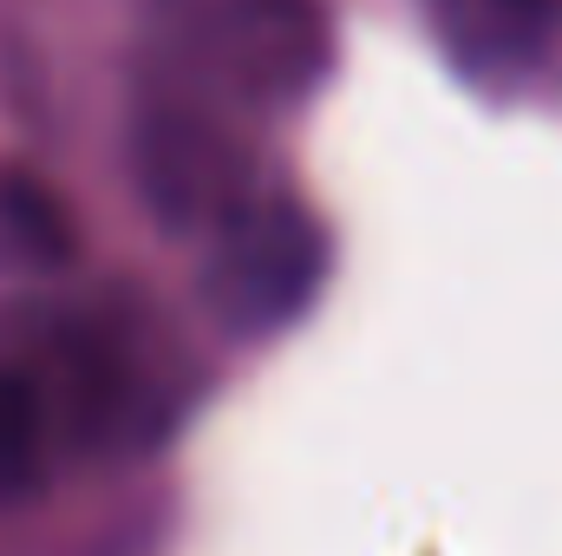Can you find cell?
I'll return each instance as SVG.
<instances>
[{
	"label": "cell",
	"mask_w": 562,
	"mask_h": 556,
	"mask_svg": "<svg viewBox=\"0 0 562 556\" xmlns=\"http://www.w3.org/2000/svg\"><path fill=\"white\" fill-rule=\"evenodd\" d=\"M157 92L196 112H281L334 53L321 0H157Z\"/></svg>",
	"instance_id": "6da1fadb"
},
{
	"label": "cell",
	"mask_w": 562,
	"mask_h": 556,
	"mask_svg": "<svg viewBox=\"0 0 562 556\" xmlns=\"http://www.w3.org/2000/svg\"><path fill=\"white\" fill-rule=\"evenodd\" d=\"M321 276H327L321 223L294 197L256 190L210 230L203 301L229 334H276L314 301Z\"/></svg>",
	"instance_id": "7a4b0ae2"
},
{
	"label": "cell",
	"mask_w": 562,
	"mask_h": 556,
	"mask_svg": "<svg viewBox=\"0 0 562 556\" xmlns=\"http://www.w3.org/2000/svg\"><path fill=\"white\" fill-rule=\"evenodd\" d=\"M138 184L150 197V210L177 230H216L249 190V157L229 132V119L196 112L170 92H150V105L138 112Z\"/></svg>",
	"instance_id": "3957f363"
},
{
	"label": "cell",
	"mask_w": 562,
	"mask_h": 556,
	"mask_svg": "<svg viewBox=\"0 0 562 556\" xmlns=\"http://www.w3.org/2000/svg\"><path fill=\"white\" fill-rule=\"evenodd\" d=\"M445 53L477 79H524L562 33V0H425Z\"/></svg>",
	"instance_id": "277c9868"
},
{
	"label": "cell",
	"mask_w": 562,
	"mask_h": 556,
	"mask_svg": "<svg viewBox=\"0 0 562 556\" xmlns=\"http://www.w3.org/2000/svg\"><path fill=\"white\" fill-rule=\"evenodd\" d=\"M59 419L46 407V387L20 360L13 341H0V511L33 498L59 458Z\"/></svg>",
	"instance_id": "5b68a950"
},
{
	"label": "cell",
	"mask_w": 562,
	"mask_h": 556,
	"mask_svg": "<svg viewBox=\"0 0 562 556\" xmlns=\"http://www.w3.org/2000/svg\"><path fill=\"white\" fill-rule=\"evenodd\" d=\"M79 249L72 210L20 164H0V276H59Z\"/></svg>",
	"instance_id": "8992f818"
}]
</instances>
